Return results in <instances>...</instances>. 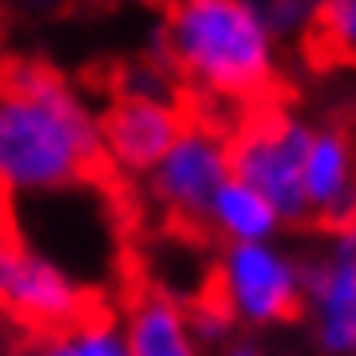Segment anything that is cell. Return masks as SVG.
<instances>
[{
    "label": "cell",
    "instance_id": "9a60e30c",
    "mask_svg": "<svg viewBox=\"0 0 356 356\" xmlns=\"http://www.w3.org/2000/svg\"><path fill=\"white\" fill-rule=\"evenodd\" d=\"M0 4L17 8L24 17H56V13H65L72 0H0Z\"/></svg>",
    "mask_w": 356,
    "mask_h": 356
},
{
    "label": "cell",
    "instance_id": "8992f818",
    "mask_svg": "<svg viewBox=\"0 0 356 356\" xmlns=\"http://www.w3.org/2000/svg\"><path fill=\"white\" fill-rule=\"evenodd\" d=\"M209 289L232 312L236 328H273L305 316L296 257L273 244H225Z\"/></svg>",
    "mask_w": 356,
    "mask_h": 356
},
{
    "label": "cell",
    "instance_id": "6da1fadb",
    "mask_svg": "<svg viewBox=\"0 0 356 356\" xmlns=\"http://www.w3.org/2000/svg\"><path fill=\"white\" fill-rule=\"evenodd\" d=\"M97 113L44 60L0 65V196L113 188Z\"/></svg>",
    "mask_w": 356,
    "mask_h": 356
},
{
    "label": "cell",
    "instance_id": "2e32d148",
    "mask_svg": "<svg viewBox=\"0 0 356 356\" xmlns=\"http://www.w3.org/2000/svg\"><path fill=\"white\" fill-rule=\"evenodd\" d=\"M220 356H268V353H264L252 337H232L225 344V353H220Z\"/></svg>",
    "mask_w": 356,
    "mask_h": 356
},
{
    "label": "cell",
    "instance_id": "5b68a950",
    "mask_svg": "<svg viewBox=\"0 0 356 356\" xmlns=\"http://www.w3.org/2000/svg\"><path fill=\"white\" fill-rule=\"evenodd\" d=\"M228 129L204 113H188L180 136L168 145L156 168L148 172V196L180 228L209 236V204L228 180Z\"/></svg>",
    "mask_w": 356,
    "mask_h": 356
},
{
    "label": "cell",
    "instance_id": "5bb4252c",
    "mask_svg": "<svg viewBox=\"0 0 356 356\" xmlns=\"http://www.w3.org/2000/svg\"><path fill=\"white\" fill-rule=\"evenodd\" d=\"M257 20L268 29L276 44L280 40H305L308 24H312V13H316V0H244Z\"/></svg>",
    "mask_w": 356,
    "mask_h": 356
},
{
    "label": "cell",
    "instance_id": "4fadbf2b",
    "mask_svg": "<svg viewBox=\"0 0 356 356\" xmlns=\"http://www.w3.org/2000/svg\"><path fill=\"white\" fill-rule=\"evenodd\" d=\"M13 356H129V353H124L120 324L113 316H97V321L68 328L60 337L20 340Z\"/></svg>",
    "mask_w": 356,
    "mask_h": 356
},
{
    "label": "cell",
    "instance_id": "52a82bcc",
    "mask_svg": "<svg viewBox=\"0 0 356 356\" xmlns=\"http://www.w3.org/2000/svg\"><path fill=\"white\" fill-rule=\"evenodd\" d=\"M300 292L305 312L316 321V348L324 356L356 353V241L353 228L332 232L321 257H300Z\"/></svg>",
    "mask_w": 356,
    "mask_h": 356
},
{
    "label": "cell",
    "instance_id": "ba28073f",
    "mask_svg": "<svg viewBox=\"0 0 356 356\" xmlns=\"http://www.w3.org/2000/svg\"><path fill=\"white\" fill-rule=\"evenodd\" d=\"M193 104H164L148 97L113 92L104 113L97 116L100 148L116 177H148L168 145L180 136Z\"/></svg>",
    "mask_w": 356,
    "mask_h": 356
},
{
    "label": "cell",
    "instance_id": "30bf717a",
    "mask_svg": "<svg viewBox=\"0 0 356 356\" xmlns=\"http://www.w3.org/2000/svg\"><path fill=\"white\" fill-rule=\"evenodd\" d=\"M120 337L129 356H204L188 337L184 305L161 284H140L129 296Z\"/></svg>",
    "mask_w": 356,
    "mask_h": 356
},
{
    "label": "cell",
    "instance_id": "277c9868",
    "mask_svg": "<svg viewBox=\"0 0 356 356\" xmlns=\"http://www.w3.org/2000/svg\"><path fill=\"white\" fill-rule=\"evenodd\" d=\"M97 316H108L97 292L0 220V321L20 340H40Z\"/></svg>",
    "mask_w": 356,
    "mask_h": 356
},
{
    "label": "cell",
    "instance_id": "9c48e42d",
    "mask_svg": "<svg viewBox=\"0 0 356 356\" xmlns=\"http://www.w3.org/2000/svg\"><path fill=\"white\" fill-rule=\"evenodd\" d=\"M305 204L308 228H324L328 236L353 228V136L348 129L312 124V140L305 152Z\"/></svg>",
    "mask_w": 356,
    "mask_h": 356
},
{
    "label": "cell",
    "instance_id": "8fae6325",
    "mask_svg": "<svg viewBox=\"0 0 356 356\" xmlns=\"http://www.w3.org/2000/svg\"><path fill=\"white\" fill-rule=\"evenodd\" d=\"M276 212L268 209V200L257 196L248 184L228 177L209 204V232L225 236L228 244H268L276 236Z\"/></svg>",
    "mask_w": 356,
    "mask_h": 356
},
{
    "label": "cell",
    "instance_id": "7c38bea8",
    "mask_svg": "<svg viewBox=\"0 0 356 356\" xmlns=\"http://www.w3.org/2000/svg\"><path fill=\"white\" fill-rule=\"evenodd\" d=\"M300 44L316 68L348 65L356 44V0H316L312 24Z\"/></svg>",
    "mask_w": 356,
    "mask_h": 356
},
{
    "label": "cell",
    "instance_id": "7a4b0ae2",
    "mask_svg": "<svg viewBox=\"0 0 356 356\" xmlns=\"http://www.w3.org/2000/svg\"><path fill=\"white\" fill-rule=\"evenodd\" d=\"M188 92V104H232L236 116L284 100L276 40L244 0H164L152 44Z\"/></svg>",
    "mask_w": 356,
    "mask_h": 356
},
{
    "label": "cell",
    "instance_id": "3957f363",
    "mask_svg": "<svg viewBox=\"0 0 356 356\" xmlns=\"http://www.w3.org/2000/svg\"><path fill=\"white\" fill-rule=\"evenodd\" d=\"M312 124L300 120L284 100L257 104L232 120L225 136L228 177L248 184L268 200L276 220L289 228H308L305 204V152Z\"/></svg>",
    "mask_w": 356,
    "mask_h": 356
}]
</instances>
